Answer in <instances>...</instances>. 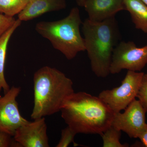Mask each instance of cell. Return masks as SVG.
Returning a JSON list of instances; mask_svg holds the SVG:
<instances>
[{
    "mask_svg": "<svg viewBox=\"0 0 147 147\" xmlns=\"http://www.w3.org/2000/svg\"><path fill=\"white\" fill-rule=\"evenodd\" d=\"M121 131L111 125L101 135L103 147H127V144H122L120 142Z\"/></svg>",
    "mask_w": 147,
    "mask_h": 147,
    "instance_id": "9a60e30c",
    "label": "cell"
},
{
    "mask_svg": "<svg viewBox=\"0 0 147 147\" xmlns=\"http://www.w3.org/2000/svg\"><path fill=\"white\" fill-rule=\"evenodd\" d=\"M142 1L147 5V0H142Z\"/></svg>",
    "mask_w": 147,
    "mask_h": 147,
    "instance_id": "7402d4cb",
    "label": "cell"
},
{
    "mask_svg": "<svg viewBox=\"0 0 147 147\" xmlns=\"http://www.w3.org/2000/svg\"><path fill=\"white\" fill-rule=\"evenodd\" d=\"M21 21L17 19L14 24L0 37V96L2 90L5 94L10 89L4 75L7 50L10 38L15 30L21 25Z\"/></svg>",
    "mask_w": 147,
    "mask_h": 147,
    "instance_id": "4fadbf2b",
    "label": "cell"
},
{
    "mask_svg": "<svg viewBox=\"0 0 147 147\" xmlns=\"http://www.w3.org/2000/svg\"><path fill=\"white\" fill-rule=\"evenodd\" d=\"M92 21L100 22L115 17L125 10L123 0H87L84 6Z\"/></svg>",
    "mask_w": 147,
    "mask_h": 147,
    "instance_id": "30bf717a",
    "label": "cell"
},
{
    "mask_svg": "<svg viewBox=\"0 0 147 147\" xmlns=\"http://www.w3.org/2000/svg\"><path fill=\"white\" fill-rule=\"evenodd\" d=\"M12 137L10 134L0 131V147H21Z\"/></svg>",
    "mask_w": 147,
    "mask_h": 147,
    "instance_id": "ac0fdd59",
    "label": "cell"
},
{
    "mask_svg": "<svg viewBox=\"0 0 147 147\" xmlns=\"http://www.w3.org/2000/svg\"><path fill=\"white\" fill-rule=\"evenodd\" d=\"M147 64V45L138 47L132 41H122L113 51L110 73H119L123 69L140 71Z\"/></svg>",
    "mask_w": 147,
    "mask_h": 147,
    "instance_id": "8992f818",
    "label": "cell"
},
{
    "mask_svg": "<svg viewBox=\"0 0 147 147\" xmlns=\"http://www.w3.org/2000/svg\"><path fill=\"white\" fill-rule=\"evenodd\" d=\"M123 113H115L112 125L131 138H138L146 124L144 108L139 100H133Z\"/></svg>",
    "mask_w": 147,
    "mask_h": 147,
    "instance_id": "ba28073f",
    "label": "cell"
},
{
    "mask_svg": "<svg viewBox=\"0 0 147 147\" xmlns=\"http://www.w3.org/2000/svg\"><path fill=\"white\" fill-rule=\"evenodd\" d=\"M77 4L79 6L84 7V4L87 0H75Z\"/></svg>",
    "mask_w": 147,
    "mask_h": 147,
    "instance_id": "44dd1931",
    "label": "cell"
},
{
    "mask_svg": "<svg viewBox=\"0 0 147 147\" xmlns=\"http://www.w3.org/2000/svg\"><path fill=\"white\" fill-rule=\"evenodd\" d=\"M135 28L147 34V5L142 0H123Z\"/></svg>",
    "mask_w": 147,
    "mask_h": 147,
    "instance_id": "7c38bea8",
    "label": "cell"
},
{
    "mask_svg": "<svg viewBox=\"0 0 147 147\" xmlns=\"http://www.w3.org/2000/svg\"><path fill=\"white\" fill-rule=\"evenodd\" d=\"M28 121L17 129L13 136L21 147H49L45 117Z\"/></svg>",
    "mask_w": 147,
    "mask_h": 147,
    "instance_id": "9c48e42d",
    "label": "cell"
},
{
    "mask_svg": "<svg viewBox=\"0 0 147 147\" xmlns=\"http://www.w3.org/2000/svg\"><path fill=\"white\" fill-rule=\"evenodd\" d=\"M34 120L59 112L65 101L74 92L71 79L57 69L44 66L34 75Z\"/></svg>",
    "mask_w": 147,
    "mask_h": 147,
    "instance_id": "7a4b0ae2",
    "label": "cell"
},
{
    "mask_svg": "<svg viewBox=\"0 0 147 147\" xmlns=\"http://www.w3.org/2000/svg\"><path fill=\"white\" fill-rule=\"evenodd\" d=\"M82 27L85 50L92 71L98 77L105 78L110 74L113 51L119 37L115 17L100 22L87 18Z\"/></svg>",
    "mask_w": 147,
    "mask_h": 147,
    "instance_id": "3957f363",
    "label": "cell"
},
{
    "mask_svg": "<svg viewBox=\"0 0 147 147\" xmlns=\"http://www.w3.org/2000/svg\"><path fill=\"white\" fill-rule=\"evenodd\" d=\"M77 133L72 129L67 126L62 129L60 140L56 147H67L71 143H73L75 146L76 144L74 142V139Z\"/></svg>",
    "mask_w": 147,
    "mask_h": 147,
    "instance_id": "2e32d148",
    "label": "cell"
},
{
    "mask_svg": "<svg viewBox=\"0 0 147 147\" xmlns=\"http://www.w3.org/2000/svg\"><path fill=\"white\" fill-rule=\"evenodd\" d=\"M16 21L13 17L0 13V37L14 24Z\"/></svg>",
    "mask_w": 147,
    "mask_h": 147,
    "instance_id": "d6986e66",
    "label": "cell"
},
{
    "mask_svg": "<svg viewBox=\"0 0 147 147\" xmlns=\"http://www.w3.org/2000/svg\"><path fill=\"white\" fill-rule=\"evenodd\" d=\"M30 0H0V13L11 17L24 9Z\"/></svg>",
    "mask_w": 147,
    "mask_h": 147,
    "instance_id": "5bb4252c",
    "label": "cell"
},
{
    "mask_svg": "<svg viewBox=\"0 0 147 147\" xmlns=\"http://www.w3.org/2000/svg\"><path fill=\"white\" fill-rule=\"evenodd\" d=\"M82 24L78 8L71 9L68 16L55 21H41L36 25V31L49 40L55 49L61 52L68 60L78 53L86 51L84 37L80 31Z\"/></svg>",
    "mask_w": 147,
    "mask_h": 147,
    "instance_id": "277c9868",
    "label": "cell"
},
{
    "mask_svg": "<svg viewBox=\"0 0 147 147\" xmlns=\"http://www.w3.org/2000/svg\"><path fill=\"white\" fill-rule=\"evenodd\" d=\"M65 0H30L23 10L18 14L20 21H28L44 13L65 8Z\"/></svg>",
    "mask_w": 147,
    "mask_h": 147,
    "instance_id": "8fae6325",
    "label": "cell"
},
{
    "mask_svg": "<svg viewBox=\"0 0 147 147\" xmlns=\"http://www.w3.org/2000/svg\"><path fill=\"white\" fill-rule=\"evenodd\" d=\"M63 120L77 134L101 135L111 125L115 113L98 96L73 93L61 110Z\"/></svg>",
    "mask_w": 147,
    "mask_h": 147,
    "instance_id": "6da1fadb",
    "label": "cell"
},
{
    "mask_svg": "<svg viewBox=\"0 0 147 147\" xmlns=\"http://www.w3.org/2000/svg\"><path fill=\"white\" fill-rule=\"evenodd\" d=\"M137 98L147 113V73L143 76Z\"/></svg>",
    "mask_w": 147,
    "mask_h": 147,
    "instance_id": "e0dca14e",
    "label": "cell"
},
{
    "mask_svg": "<svg viewBox=\"0 0 147 147\" xmlns=\"http://www.w3.org/2000/svg\"><path fill=\"white\" fill-rule=\"evenodd\" d=\"M21 91L20 87L12 86L0 96V131L12 137L18 127L28 121L21 116L16 101Z\"/></svg>",
    "mask_w": 147,
    "mask_h": 147,
    "instance_id": "52a82bcc",
    "label": "cell"
},
{
    "mask_svg": "<svg viewBox=\"0 0 147 147\" xmlns=\"http://www.w3.org/2000/svg\"><path fill=\"white\" fill-rule=\"evenodd\" d=\"M140 139L144 146L147 147V124L145 125L138 138Z\"/></svg>",
    "mask_w": 147,
    "mask_h": 147,
    "instance_id": "ffe728a7",
    "label": "cell"
},
{
    "mask_svg": "<svg viewBox=\"0 0 147 147\" xmlns=\"http://www.w3.org/2000/svg\"><path fill=\"white\" fill-rule=\"evenodd\" d=\"M144 73L127 70L119 86L104 90L98 96L115 113L125 110L137 97Z\"/></svg>",
    "mask_w": 147,
    "mask_h": 147,
    "instance_id": "5b68a950",
    "label": "cell"
}]
</instances>
